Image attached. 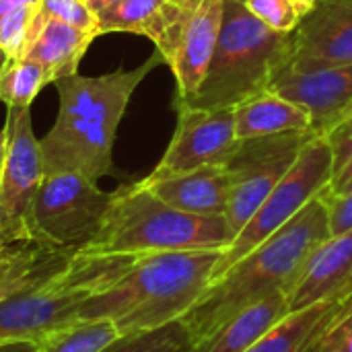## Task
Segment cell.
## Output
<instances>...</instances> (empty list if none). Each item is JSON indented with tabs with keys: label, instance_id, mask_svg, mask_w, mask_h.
Segmentation results:
<instances>
[{
	"label": "cell",
	"instance_id": "obj_1",
	"mask_svg": "<svg viewBox=\"0 0 352 352\" xmlns=\"http://www.w3.org/2000/svg\"><path fill=\"white\" fill-rule=\"evenodd\" d=\"M163 62L155 54L132 70L118 68L101 76L78 72L54 82L60 105L50 132L39 138L45 175L78 173L91 182L116 175L113 142L118 126L138 85Z\"/></svg>",
	"mask_w": 352,
	"mask_h": 352
},
{
	"label": "cell",
	"instance_id": "obj_2",
	"mask_svg": "<svg viewBox=\"0 0 352 352\" xmlns=\"http://www.w3.org/2000/svg\"><path fill=\"white\" fill-rule=\"evenodd\" d=\"M326 239H330L328 214L318 196L219 276L182 318L194 336V344L210 336L243 307L274 293L289 295L305 262Z\"/></svg>",
	"mask_w": 352,
	"mask_h": 352
},
{
	"label": "cell",
	"instance_id": "obj_3",
	"mask_svg": "<svg viewBox=\"0 0 352 352\" xmlns=\"http://www.w3.org/2000/svg\"><path fill=\"white\" fill-rule=\"evenodd\" d=\"M223 250L136 256L105 291L87 301L82 320H109L120 336L151 332L182 320L210 287Z\"/></svg>",
	"mask_w": 352,
	"mask_h": 352
},
{
	"label": "cell",
	"instance_id": "obj_4",
	"mask_svg": "<svg viewBox=\"0 0 352 352\" xmlns=\"http://www.w3.org/2000/svg\"><path fill=\"white\" fill-rule=\"evenodd\" d=\"M293 33L264 25L241 0H225L221 35L208 72L196 91L175 107L219 109L270 91L272 82L289 68Z\"/></svg>",
	"mask_w": 352,
	"mask_h": 352
},
{
	"label": "cell",
	"instance_id": "obj_5",
	"mask_svg": "<svg viewBox=\"0 0 352 352\" xmlns=\"http://www.w3.org/2000/svg\"><path fill=\"white\" fill-rule=\"evenodd\" d=\"M235 235L227 217H202L177 210L140 182L113 190V202L99 235L82 250L93 254L144 256L159 252L227 250Z\"/></svg>",
	"mask_w": 352,
	"mask_h": 352
},
{
	"label": "cell",
	"instance_id": "obj_6",
	"mask_svg": "<svg viewBox=\"0 0 352 352\" xmlns=\"http://www.w3.org/2000/svg\"><path fill=\"white\" fill-rule=\"evenodd\" d=\"M134 258L78 252L56 276L0 303V344L39 342L50 332L78 320L87 301L113 285Z\"/></svg>",
	"mask_w": 352,
	"mask_h": 352
},
{
	"label": "cell",
	"instance_id": "obj_7",
	"mask_svg": "<svg viewBox=\"0 0 352 352\" xmlns=\"http://www.w3.org/2000/svg\"><path fill=\"white\" fill-rule=\"evenodd\" d=\"M332 165L334 155L328 136L316 134L305 144L289 173L276 184L256 214L235 235L233 243L223 252L212 283L223 276L235 262L254 252L272 233H276L283 225H287L293 217H297L314 198H318L332 182Z\"/></svg>",
	"mask_w": 352,
	"mask_h": 352
},
{
	"label": "cell",
	"instance_id": "obj_8",
	"mask_svg": "<svg viewBox=\"0 0 352 352\" xmlns=\"http://www.w3.org/2000/svg\"><path fill=\"white\" fill-rule=\"evenodd\" d=\"M113 192L78 173H50L43 177L31 210L33 241L82 252L101 231Z\"/></svg>",
	"mask_w": 352,
	"mask_h": 352
},
{
	"label": "cell",
	"instance_id": "obj_9",
	"mask_svg": "<svg viewBox=\"0 0 352 352\" xmlns=\"http://www.w3.org/2000/svg\"><path fill=\"white\" fill-rule=\"evenodd\" d=\"M314 136V132H291L241 140L237 155L227 163L229 206L225 217L233 235L248 225Z\"/></svg>",
	"mask_w": 352,
	"mask_h": 352
},
{
	"label": "cell",
	"instance_id": "obj_10",
	"mask_svg": "<svg viewBox=\"0 0 352 352\" xmlns=\"http://www.w3.org/2000/svg\"><path fill=\"white\" fill-rule=\"evenodd\" d=\"M6 161L0 179V241H33L31 210L45 177L31 107H8Z\"/></svg>",
	"mask_w": 352,
	"mask_h": 352
},
{
	"label": "cell",
	"instance_id": "obj_11",
	"mask_svg": "<svg viewBox=\"0 0 352 352\" xmlns=\"http://www.w3.org/2000/svg\"><path fill=\"white\" fill-rule=\"evenodd\" d=\"M173 138L148 177H167L210 165H227L239 151L235 107L198 109L179 105Z\"/></svg>",
	"mask_w": 352,
	"mask_h": 352
},
{
	"label": "cell",
	"instance_id": "obj_12",
	"mask_svg": "<svg viewBox=\"0 0 352 352\" xmlns=\"http://www.w3.org/2000/svg\"><path fill=\"white\" fill-rule=\"evenodd\" d=\"M352 64V0H320L293 31L287 70H320Z\"/></svg>",
	"mask_w": 352,
	"mask_h": 352
},
{
	"label": "cell",
	"instance_id": "obj_13",
	"mask_svg": "<svg viewBox=\"0 0 352 352\" xmlns=\"http://www.w3.org/2000/svg\"><path fill=\"white\" fill-rule=\"evenodd\" d=\"M270 91L303 107L311 118V132L328 136L352 105V64L320 70H285Z\"/></svg>",
	"mask_w": 352,
	"mask_h": 352
},
{
	"label": "cell",
	"instance_id": "obj_14",
	"mask_svg": "<svg viewBox=\"0 0 352 352\" xmlns=\"http://www.w3.org/2000/svg\"><path fill=\"white\" fill-rule=\"evenodd\" d=\"M179 4L173 0H120L97 10L99 33H134L148 37L163 62L169 64L186 19L196 4Z\"/></svg>",
	"mask_w": 352,
	"mask_h": 352
},
{
	"label": "cell",
	"instance_id": "obj_15",
	"mask_svg": "<svg viewBox=\"0 0 352 352\" xmlns=\"http://www.w3.org/2000/svg\"><path fill=\"white\" fill-rule=\"evenodd\" d=\"M225 0H198L182 29L169 68L177 82L175 103H184L200 89L221 35Z\"/></svg>",
	"mask_w": 352,
	"mask_h": 352
},
{
	"label": "cell",
	"instance_id": "obj_16",
	"mask_svg": "<svg viewBox=\"0 0 352 352\" xmlns=\"http://www.w3.org/2000/svg\"><path fill=\"white\" fill-rule=\"evenodd\" d=\"M151 194L165 204L202 217H221L229 206V171L227 165H210L194 171L167 175V177H144L140 179Z\"/></svg>",
	"mask_w": 352,
	"mask_h": 352
},
{
	"label": "cell",
	"instance_id": "obj_17",
	"mask_svg": "<svg viewBox=\"0 0 352 352\" xmlns=\"http://www.w3.org/2000/svg\"><path fill=\"white\" fill-rule=\"evenodd\" d=\"M352 283V231L326 239L305 262L297 283L289 291V309L316 305Z\"/></svg>",
	"mask_w": 352,
	"mask_h": 352
},
{
	"label": "cell",
	"instance_id": "obj_18",
	"mask_svg": "<svg viewBox=\"0 0 352 352\" xmlns=\"http://www.w3.org/2000/svg\"><path fill=\"white\" fill-rule=\"evenodd\" d=\"M76 254L39 241L0 243V303L56 276Z\"/></svg>",
	"mask_w": 352,
	"mask_h": 352
},
{
	"label": "cell",
	"instance_id": "obj_19",
	"mask_svg": "<svg viewBox=\"0 0 352 352\" xmlns=\"http://www.w3.org/2000/svg\"><path fill=\"white\" fill-rule=\"evenodd\" d=\"M289 314L287 293L268 295L243 307L210 336L196 342L190 352H245Z\"/></svg>",
	"mask_w": 352,
	"mask_h": 352
},
{
	"label": "cell",
	"instance_id": "obj_20",
	"mask_svg": "<svg viewBox=\"0 0 352 352\" xmlns=\"http://www.w3.org/2000/svg\"><path fill=\"white\" fill-rule=\"evenodd\" d=\"M352 301V283L336 295L291 311L270 332H266L252 349L245 352H307L322 330Z\"/></svg>",
	"mask_w": 352,
	"mask_h": 352
},
{
	"label": "cell",
	"instance_id": "obj_21",
	"mask_svg": "<svg viewBox=\"0 0 352 352\" xmlns=\"http://www.w3.org/2000/svg\"><path fill=\"white\" fill-rule=\"evenodd\" d=\"M291 132H311V118L303 107L274 91L258 93L235 105V134L239 140Z\"/></svg>",
	"mask_w": 352,
	"mask_h": 352
},
{
	"label": "cell",
	"instance_id": "obj_22",
	"mask_svg": "<svg viewBox=\"0 0 352 352\" xmlns=\"http://www.w3.org/2000/svg\"><path fill=\"white\" fill-rule=\"evenodd\" d=\"M99 37L91 31H80L56 19L43 16L27 56L41 62L54 76V82L76 74L82 56L87 54L93 39Z\"/></svg>",
	"mask_w": 352,
	"mask_h": 352
},
{
	"label": "cell",
	"instance_id": "obj_23",
	"mask_svg": "<svg viewBox=\"0 0 352 352\" xmlns=\"http://www.w3.org/2000/svg\"><path fill=\"white\" fill-rule=\"evenodd\" d=\"M120 338L109 320H74L35 342L37 352H103Z\"/></svg>",
	"mask_w": 352,
	"mask_h": 352
},
{
	"label": "cell",
	"instance_id": "obj_24",
	"mask_svg": "<svg viewBox=\"0 0 352 352\" xmlns=\"http://www.w3.org/2000/svg\"><path fill=\"white\" fill-rule=\"evenodd\" d=\"M50 82H54V76L41 62L29 56L8 60L0 74V101L6 107H31Z\"/></svg>",
	"mask_w": 352,
	"mask_h": 352
},
{
	"label": "cell",
	"instance_id": "obj_25",
	"mask_svg": "<svg viewBox=\"0 0 352 352\" xmlns=\"http://www.w3.org/2000/svg\"><path fill=\"white\" fill-rule=\"evenodd\" d=\"M194 336L184 320H175L151 332L120 336L103 352H190Z\"/></svg>",
	"mask_w": 352,
	"mask_h": 352
},
{
	"label": "cell",
	"instance_id": "obj_26",
	"mask_svg": "<svg viewBox=\"0 0 352 352\" xmlns=\"http://www.w3.org/2000/svg\"><path fill=\"white\" fill-rule=\"evenodd\" d=\"M41 21V4L23 6L0 14V50L8 56V60L27 56Z\"/></svg>",
	"mask_w": 352,
	"mask_h": 352
},
{
	"label": "cell",
	"instance_id": "obj_27",
	"mask_svg": "<svg viewBox=\"0 0 352 352\" xmlns=\"http://www.w3.org/2000/svg\"><path fill=\"white\" fill-rule=\"evenodd\" d=\"M41 12L47 19H56L80 31H91L101 35L97 10H93L82 0H41Z\"/></svg>",
	"mask_w": 352,
	"mask_h": 352
},
{
	"label": "cell",
	"instance_id": "obj_28",
	"mask_svg": "<svg viewBox=\"0 0 352 352\" xmlns=\"http://www.w3.org/2000/svg\"><path fill=\"white\" fill-rule=\"evenodd\" d=\"M332 144L334 165H332V182L328 186L334 194L352 192V130L351 128H336L328 134Z\"/></svg>",
	"mask_w": 352,
	"mask_h": 352
},
{
	"label": "cell",
	"instance_id": "obj_29",
	"mask_svg": "<svg viewBox=\"0 0 352 352\" xmlns=\"http://www.w3.org/2000/svg\"><path fill=\"white\" fill-rule=\"evenodd\" d=\"M241 2L264 25H268L276 31H283V33H293L303 19L299 8L295 4H291L289 0H241Z\"/></svg>",
	"mask_w": 352,
	"mask_h": 352
},
{
	"label": "cell",
	"instance_id": "obj_30",
	"mask_svg": "<svg viewBox=\"0 0 352 352\" xmlns=\"http://www.w3.org/2000/svg\"><path fill=\"white\" fill-rule=\"evenodd\" d=\"M307 352H352V301L322 330Z\"/></svg>",
	"mask_w": 352,
	"mask_h": 352
},
{
	"label": "cell",
	"instance_id": "obj_31",
	"mask_svg": "<svg viewBox=\"0 0 352 352\" xmlns=\"http://www.w3.org/2000/svg\"><path fill=\"white\" fill-rule=\"evenodd\" d=\"M320 198L326 206L330 237H338L352 231V192L334 194L326 188Z\"/></svg>",
	"mask_w": 352,
	"mask_h": 352
},
{
	"label": "cell",
	"instance_id": "obj_32",
	"mask_svg": "<svg viewBox=\"0 0 352 352\" xmlns=\"http://www.w3.org/2000/svg\"><path fill=\"white\" fill-rule=\"evenodd\" d=\"M35 4H41V0H0V14L23 6H35Z\"/></svg>",
	"mask_w": 352,
	"mask_h": 352
},
{
	"label": "cell",
	"instance_id": "obj_33",
	"mask_svg": "<svg viewBox=\"0 0 352 352\" xmlns=\"http://www.w3.org/2000/svg\"><path fill=\"white\" fill-rule=\"evenodd\" d=\"M0 352H37L35 342H4L0 344Z\"/></svg>",
	"mask_w": 352,
	"mask_h": 352
},
{
	"label": "cell",
	"instance_id": "obj_34",
	"mask_svg": "<svg viewBox=\"0 0 352 352\" xmlns=\"http://www.w3.org/2000/svg\"><path fill=\"white\" fill-rule=\"evenodd\" d=\"M289 2H291V4H295V6L299 8V12L305 16V14H307V12H309V10L316 6L320 0H289Z\"/></svg>",
	"mask_w": 352,
	"mask_h": 352
},
{
	"label": "cell",
	"instance_id": "obj_35",
	"mask_svg": "<svg viewBox=\"0 0 352 352\" xmlns=\"http://www.w3.org/2000/svg\"><path fill=\"white\" fill-rule=\"evenodd\" d=\"M4 161H6V134L2 130L0 132V179H2V171H4Z\"/></svg>",
	"mask_w": 352,
	"mask_h": 352
},
{
	"label": "cell",
	"instance_id": "obj_36",
	"mask_svg": "<svg viewBox=\"0 0 352 352\" xmlns=\"http://www.w3.org/2000/svg\"><path fill=\"white\" fill-rule=\"evenodd\" d=\"M338 128H351L352 130V105L349 107V111H346V116H344V120H342V124H340ZM332 132H334V130H332Z\"/></svg>",
	"mask_w": 352,
	"mask_h": 352
},
{
	"label": "cell",
	"instance_id": "obj_37",
	"mask_svg": "<svg viewBox=\"0 0 352 352\" xmlns=\"http://www.w3.org/2000/svg\"><path fill=\"white\" fill-rule=\"evenodd\" d=\"M82 2H87L93 10H99L101 8V0H82Z\"/></svg>",
	"mask_w": 352,
	"mask_h": 352
},
{
	"label": "cell",
	"instance_id": "obj_38",
	"mask_svg": "<svg viewBox=\"0 0 352 352\" xmlns=\"http://www.w3.org/2000/svg\"><path fill=\"white\" fill-rule=\"evenodd\" d=\"M6 62H8V56L0 50V74H2V70H4V66H6Z\"/></svg>",
	"mask_w": 352,
	"mask_h": 352
},
{
	"label": "cell",
	"instance_id": "obj_39",
	"mask_svg": "<svg viewBox=\"0 0 352 352\" xmlns=\"http://www.w3.org/2000/svg\"><path fill=\"white\" fill-rule=\"evenodd\" d=\"M116 2H120V0H101V8H103V6H111V4H116Z\"/></svg>",
	"mask_w": 352,
	"mask_h": 352
},
{
	"label": "cell",
	"instance_id": "obj_40",
	"mask_svg": "<svg viewBox=\"0 0 352 352\" xmlns=\"http://www.w3.org/2000/svg\"><path fill=\"white\" fill-rule=\"evenodd\" d=\"M173 2H179V4H188V2H194V0H173Z\"/></svg>",
	"mask_w": 352,
	"mask_h": 352
},
{
	"label": "cell",
	"instance_id": "obj_41",
	"mask_svg": "<svg viewBox=\"0 0 352 352\" xmlns=\"http://www.w3.org/2000/svg\"><path fill=\"white\" fill-rule=\"evenodd\" d=\"M0 243H2V241H0Z\"/></svg>",
	"mask_w": 352,
	"mask_h": 352
}]
</instances>
